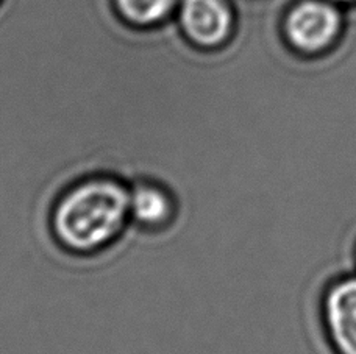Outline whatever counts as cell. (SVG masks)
Returning <instances> with one entry per match:
<instances>
[{
    "label": "cell",
    "mask_w": 356,
    "mask_h": 354,
    "mask_svg": "<svg viewBox=\"0 0 356 354\" xmlns=\"http://www.w3.org/2000/svg\"><path fill=\"white\" fill-rule=\"evenodd\" d=\"M355 269H356V245H355Z\"/></svg>",
    "instance_id": "obj_7"
},
{
    "label": "cell",
    "mask_w": 356,
    "mask_h": 354,
    "mask_svg": "<svg viewBox=\"0 0 356 354\" xmlns=\"http://www.w3.org/2000/svg\"><path fill=\"white\" fill-rule=\"evenodd\" d=\"M130 185L114 175L95 174L75 181L50 212L58 244L89 255L110 246L130 224Z\"/></svg>",
    "instance_id": "obj_1"
},
{
    "label": "cell",
    "mask_w": 356,
    "mask_h": 354,
    "mask_svg": "<svg viewBox=\"0 0 356 354\" xmlns=\"http://www.w3.org/2000/svg\"><path fill=\"white\" fill-rule=\"evenodd\" d=\"M344 2H348V0H344Z\"/></svg>",
    "instance_id": "obj_8"
},
{
    "label": "cell",
    "mask_w": 356,
    "mask_h": 354,
    "mask_svg": "<svg viewBox=\"0 0 356 354\" xmlns=\"http://www.w3.org/2000/svg\"><path fill=\"white\" fill-rule=\"evenodd\" d=\"M180 21L197 47H220L232 33V12L224 0H181Z\"/></svg>",
    "instance_id": "obj_4"
},
{
    "label": "cell",
    "mask_w": 356,
    "mask_h": 354,
    "mask_svg": "<svg viewBox=\"0 0 356 354\" xmlns=\"http://www.w3.org/2000/svg\"><path fill=\"white\" fill-rule=\"evenodd\" d=\"M177 216L174 194L161 183L141 180L130 185L131 222L143 228L158 230L168 226Z\"/></svg>",
    "instance_id": "obj_5"
},
{
    "label": "cell",
    "mask_w": 356,
    "mask_h": 354,
    "mask_svg": "<svg viewBox=\"0 0 356 354\" xmlns=\"http://www.w3.org/2000/svg\"><path fill=\"white\" fill-rule=\"evenodd\" d=\"M119 11L133 24L150 25L166 17L175 0H116Z\"/></svg>",
    "instance_id": "obj_6"
},
{
    "label": "cell",
    "mask_w": 356,
    "mask_h": 354,
    "mask_svg": "<svg viewBox=\"0 0 356 354\" xmlns=\"http://www.w3.org/2000/svg\"><path fill=\"white\" fill-rule=\"evenodd\" d=\"M341 16L322 0H307L289 12L284 35L289 46L305 56H316L333 46L341 31Z\"/></svg>",
    "instance_id": "obj_3"
},
{
    "label": "cell",
    "mask_w": 356,
    "mask_h": 354,
    "mask_svg": "<svg viewBox=\"0 0 356 354\" xmlns=\"http://www.w3.org/2000/svg\"><path fill=\"white\" fill-rule=\"evenodd\" d=\"M321 319L334 354H356V270L338 275L321 298Z\"/></svg>",
    "instance_id": "obj_2"
}]
</instances>
